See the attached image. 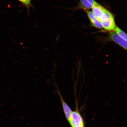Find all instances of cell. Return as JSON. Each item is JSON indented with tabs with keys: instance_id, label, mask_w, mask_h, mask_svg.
Segmentation results:
<instances>
[{
	"instance_id": "obj_3",
	"label": "cell",
	"mask_w": 127,
	"mask_h": 127,
	"mask_svg": "<svg viewBox=\"0 0 127 127\" xmlns=\"http://www.w3.org/2000/svg\"><path fill=\"white\" fill-rule=\"evenodd\" d=\"M69 123L72 127H84L83 119L77 111L72 112L71 118Z\"/></svg>"
},
{
	"instance_id": "obj_9",
	"label": "cell",
	"mask_w": 127,
	"mask_h": 127,
	"mask_svg": "<svg viewBox=\"0 0 127 127\" xmlns=\"http://www.w3.org/2000/svg\"><path fill=\"white\" fill-rule=\"evenodd\" d=\"M22 3V4L25 6L27 9L29 14L30 15L29 9L30 8L33 7L31 2V0H18Z\"/></svg>"
},
{
	"instance_id": "obj_7",
	"label": "cell",
	"mask_w": 127,
	"mask_h": 127,
	"mask_svg": "<svg viewBox=\"0 0 127 127\" xmlns=\"http://www.w3.org/2000/svg\"><path fill=\"white\" fill-rule=\"evenodd\" d=\"M92 9V12L93 15L99 21L107 9L98 3L94 6Z\"/></svg>"
},
{
	"instance_id": "obj_1",
	"label": "cell",
	"mask_w": 127,
	"mask_h": 127,
	"mask_svg": "<svg viewBox=\"0 0 127 127\" xmlns=\"http://www.w3.org/2000/svg\"><path fill=\"white\" fill-rule=\"evenodd\" d=\"M100 21L105 30L108 31H114L116 26L115 18L112 14L107 9L101 17Z\"/></svg>"
},
{
	"instance_id": "obj_8",
	"label": "cell",
	"mask_w": 127,
	"mask_h": 127,
	"mask_svg": "<svg viewBox=\"0 0 127 127\" xmlns=\"http://www.w3.org/2000/svg\"><path fill=\"white\" fill-rule=\"evenodd\" d=\"M114 32L118 35L123 38L124 39L127 41V34L121 29L118 27L116 26Z\"/></svg>"
},
{
	"instance_id": "obj_4",
	"label": "cell",
	"mask_w": 127,
	"mask_h": 127,
	"mask_svg": "<svg viewBox=\"0 0 127 127\" xmlns=\"http://www.w3.org/2000/svg\"><path fill=\"white\" fill-rule=\"evenodd\" d=\"M98 3L95 0H79V5L75 9H82L85 10H89L93 8Z\"/></svg>"
},
{
	"instance_id": "obj_5",
	"label": "cell",
	"mask_w": 127,
	"mask_h": 127,
	"mask_svg": "<svg viewBox=\"0 0 127 127\" xmlns=\"http://www.w3.org/2000/svg\"><path fill=\"white\" fill-rule=\"evenodd\" d=\"M56 87L57 92H58V94L59 95L60 97V99L61 100L63 108L65 115L66 118L67 119L68 121L69 122L71 118V115H72V111H71L69 106H68L67 103L65 102L64 100L63 99L61 93H60L58 87L56 86Z\"/></svg>"
},
{
	"instance_id": "obj_6",
	"label": "cell",
	"mask_w": 127,
	"mask_h": 127,
	"mask_svg": "<svg viewBox=\"0 0 127 127\" xmlns=\"http://www.w3.org/2000/svg\"><path fill=\"white\" fill-rule=\"evenodd\" d=\"M85 11L86 13L87 16L90 20L92 26L99 29H102L103 28L101 22L95 17L91 11L89 10Z\"/></svg>"
},
{
	"instance_id": "obj_2",
	"label": "cell",
	"mask_w": 127,
	"mask_h": 127,
	"mask_svg": "<svg viewBox=\"0 0 127 127\" xmlns=\"http://www.w3.org/2000/svg\"><path fill=\"white\" fill-rule=\"evenodd\" d=\"M108 41H113L127 51V41L115 32L109 33L107 38Z\"/></svg>"
}]
</instances>
